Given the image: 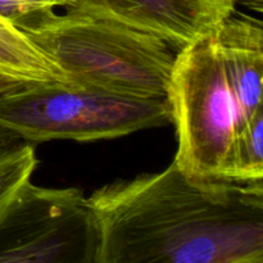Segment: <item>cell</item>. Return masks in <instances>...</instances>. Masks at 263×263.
Wrapping results in <instances>:
<instances>
[{
	"label": "cell",
	"mask_w": 263,
	"mask_h": 263,
	"mask_svg": "<svg viewBox=\"0 0 263 263\" xmlns=\"http://www.w3.org/2000/svg\"><path fill=\"white\" fill-rule=\"evenodd\" d=\"M98 247L94 213L76 187L27 180L0 216V263H95Z\"/></svg>",
	"instance_id": "obj_5"
},
{
	"label": "cell",
	"mask_w": 263,
	"mask_h": 263,
	"mask_svg": "<svg viewBox=\"0 0 263 263\" xmlns=\"http://www.w3.org/2000/svg\"><path fill=\"white\" fill-rule=\"evenodd\" d=\"M49 82L68 84L63 72L20 28L0 17V94Z\"/></svg>",
	"instance_id": "obj_7"
},
{
	"label": "cell",
	"mask_w": 263,
	"mask_h": 263,
	"mask_svg": "<svg viewBox=\"0 0 263 263\" xmlns=\"http://www.w3.org/2000/svg\"><path fill=\"white\" fill-rule=\"evenodd\" d=\"M170 123L166 98L140 99L62 82L0 94V125L28 143L105 140Z\"/></svg>",
	"instance_id": "obj_4"
},
{
	"label": "cell",
	"mask_w": 263,
	"mask_h": 263,
	"mask_svg": "<svg viewBox=\"0 0 263 263\" xmlns=\"http://www.w3.org/2000/svg\"><path fill=\"white\" fill-rule=\"evenodd\" d=\"M59 8L55 0H0V17L15 25L25 18Z\"/></svg>",
	"instance_id": "obj_9"
},
{
	"label": "cell",
	"mask_w": 263,
	"mask_h": 263,
	"mask_svg": "<svg viewBox=\"0 0 263 263\" xmlns=\"http://www.w3.org/2000/svg\"><path fill=\"white\" fill-rule=\"evenodd\" d=\"M22 141L25 140L18 138L12 130H9V128L0 125V156L7 153L8 151L13 149L14 146H17L18 144H21Z\"/></svg>",
	"instance_id": "obj_10"
},
{
	"label": "cell",
	"mask_w": 263,
	"mask_h": 263,
	"mask_svg": "<svg viewBox=\"0 0 263 263\" xmlns=\"http://www.w3.org/2000/svg\"><path fill=\"white\" fill-rule=\"evenodd\" d=\"M69 85L140 99L167 97L179 51L135 27L66 8L15 23Z\"/></svg>",
	"instance_id": "obj_3"
},
{
	"label": "cell",
	"mask_w": 263,
	"mask_h": 263,
	"mask_svg": "<svg viewBox=\"0 0 263 263\" xmlns=\"http://www.w3.org/2000/svg\"><path fill=\"white\" fill-rule=\"evenodd\" d=\"M236 4H243L244 7L251 8V9L256 10V12L262 13L263 10V0H235Z\"/></svg>",
	"instance_id": "obj_11"
},
{
	"label": "cell",
	"mask_w": 263,
	"mask_h": 263,
	"mask_svg": "<svg viewBox=\"0 0 263 263\" xmlns=\"http://www.w3.org/2000/svg\"><path fill=\"white\" fill-rule=\"evenodd\" d=\"M74 9L153 33L177 51L236 12L235 0H79Z\"/></svg>",
	"instance_id": "obj_6"
},
{
	"label": "cell",
	"mask_w": 263,
	"mask_h": 263,
	"mask_svg": "<svg viewBox=\"0 0 263 263\" xmlns=\"http://www.w3.org/2000/svg\"><path fill=\"white\" fill-rule=\"evenodd\" d=\"M55 2L58 3L59 8H71L73 5H76V3L79 0H55Z\"/></svg>",
	"instance_id": "obj_12"
},
{
	"label": "cell",
	"mask_w": 263,
	"mask_h": 263,
	"mask_svg": "<svg viewBox=\"0 0 263 263\" xmlns=\"http://www.w3.org/2000/svg\"><path fill=\"white\" fill-rule=\"evenodd\" d=\"M95 263H263V181L197 179L172 161L87 198Z\"/></svg>",
	"instance_id": "obj_1"
},
{
	"label": "cell",
	"mask_w": 263,
	"mask_h": 263,
	"mask_svg": "<svg viewBox=\"0 0 263 263\" xmlns=\"http://www.w3.org/2000/svg\"><path fill=\"white\" fill-rule=\"evenodd\" d=\"M263 23L231 14L177 53L167 102L174 161L197 179L234 181L236 144L262 112Z\"/></svg>",
	"instance_id": "obj_2"
},
{
	"label": "cell",
	"mask_w": 263,
	"mask_h": 263,
	"mask_svg": "<svg viewBox=\"0 0 263 263\" xmlns=\"http://www.w3.org/2000/svg\"><path fill=\"white\" fill-rule=\"evenodd\" d=\"M36 167L35 148L28 141L0 156V216L21 185L31 180Z\"/></svg>",
	"instance_id": "obj_8"
}]
</instances>
